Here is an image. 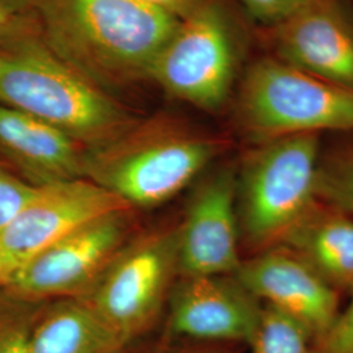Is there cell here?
I'll return each mask as SVG.
<instances>
[{
	"label": "cell",
	"mask_w": 353,
	"mask_h": 353,
	"mask_svg": "<svg viewBox=\"0 0 353 353\" xmlns=\"http://www.w3.org/2000/svg\"><path fill=\"white\" fill-rule=\"evenodd\" d=\"M179 20L140 0H43L36 11L45 45L106 92L150 80Z\"/></svg>",
	"instance_id": "obj_1"
},
{
	"label": "cell",
	"mask_w": 353,
	"mask_h": 353,
	"mask_svg": "<svg viewBox=\"0 0 353 353\" xmlns=\"http://www.w3.org/2000/svg\"><path fill=\"white\" fill-rule=\"evenodd\" d=\"M0 103L57 127L85 148L114 139L137 122L45 45L37 21L0 42Z\"/></svg>",
	"instance_id": "obj_2"
},
{
	"label": "cell",
	"mask_w": 353,
	"mask_h": 353,
	"mask_svg": "<svg viewBox=\"0 0 353 353\" xmlns=\"http://www.w3.org/2000/svg\"><path fill=\"white\" fill-rule=\"evenodd\" d=\"M221 141L169 117L137 121L122 134L85 150L84 178L134 207L169 201L202 173Z\"/></svg>",
	"instance_id": "obj_3"
},
{
	"label": "cell",
	"mask_w": 353,
	"mask_h": 353,
	"mask_svg": "<svg viewBox=\"0 0 353 353\" xmlns=\"http://www.w3.org/2000/svg\"><path fill=\"white\" fill-rule=\"evenodd\" d=\"M237 117L255 144L297 135L353 134V89L271 55L243 76Z\"/></svg>",
	"instance_id": "obj_4"
},
{
	"label": "cell",
	"mask_w": 353,
	"mask_h": 353,
	"mask_svg": "<svg viewBox=\"0 0 353 353\" xmlns=\"http://www.w3.org/2000/svg\"><path fill=\"white\" fill-rule=\"evenodd\" d=\"M319 135L256 144L237 178L239 224L256 249L279 246L316 203Z\"/></svg>",
	"instance_id": "obj_5"
},
{
	"label": "cell",
	"mask_w": 353,
	"mask_h": 353,
	"mask_svg": "<svg viewBox=\"0 0 353 353\" xmlns=\"http://www.w3.org/2000/svg\"><path fill=\"white\" fill-rule=\"evenodd\" d=\"M239 30L223 1L199 0L166 41L150 80L173 99L208 112L220 109L240 65Z\"/></svg>",
	"instance_id": "obj_6"
},
{
	"label": "cell",
	"mask_w": 353,
	"mask_h": 353,
	"mask_svg": "<svg viewBox=\"0 0 353 353\" xmlns=\"http://www.w3.org/2000/svg\"><path fill=\"white\" fill-rule=\"evenodd\" d=\"M178 268V227L128 241L84 303L128 343L151 326L172 290Z\"/></svg>",
	"instance_id": "obj_7"
},
{
	"label": "cell",
	"mask_w": 353,
	"mask_h": 353,
	"mask_svg": "<svg viewBox=\"0 0 353 353\" xmlns=\"http://www.w3.org/2000/svg\"><path fill=\"white\" fill-rule=\"evenodd\" d=\"M131 207L87 178L37 186L33 198L0 233V287L37 254L79 228Z\"/></svg>",
	"instance_id": "obj_8"
},
{
	"label": "cell",
	"mask_w": 353,
	"mask_h": 353,
	"mask_svg": "<svg viewBox=\"0 0 353 353\" xmlns=\"http://www.w3.org/2000/svg\"><path fill=\"white\" fill-rule=\"evenodd\" d=\"M130 211L79 228L32 258L4 288L41 303L84 296L128 242Z\"/></svg>",
	"instance_id": "obj_9"
},
{
	"label": "cell",
	"mask_w": 353,
	"mask_h": 353,
	"mask_svg": "<svg viewBox=\"0 0 353 353\" xmlns=\"http://www.w3.org/2000/svg\"><path fill=\"white\" fill-rule=\"evenodd\" d=\"M237 176L223 169L196 186L178 227L182 278L234 275L240 267Z\"/></svg>",
	"instance_id": "obj_10"
},
{
	"label": "cell",
	"mask_w": 353,
	"mask_h": 353,
	"mask_svg": "<svg viewBox=\"0 0 353 353\" xmlns=\"http://www.w3.org/2000/svg\"><path fill=\"white\" fill-rule=\"evenodd\" d=\"M271 29L275 58L353 89V16L343 0H303Z\"/></svg>",
	"instance_id": "obj_11"
},
{
	"label": "cell",
	"mask_w": 353,
	"mask_h": 353,
	"mask_svg": "<svg viewBox=\"0 0 353 353\" xmlns=\"http://www.w3.org/2000/svg\"><path fill=\"white\" fill-rule=\"evenodd\" d=\"M234 276L255 299L299 322L316 341L341 313L336 290L281 246L242 261Z\"/></svg>",
	"instance_id": "obj_12"
},
{
	"label": "cell",
	"mask_w": 353,
	"mask_h": 353,
	"mask_svg": "<svg viewBox=\"0 0 353 353\" xmlns=\"http://www.w3.org/2000/svg\"><path fill=\"white\" fill-rule=\"evenodd\" d=\"M262 309L234 275L182 278L172 293L170 327L192 339L250 343Z\"/></svg>",
	"instance_id": "obj_13"
},
{
	"label": "cell",
	"mask_w": 353,
	"mask_h": 353,
	"mask_svg": "<svg viewBox=\"0 0 353 353\" xmlns=\"http://www.w3.org/2000/svg\"><path fill=\"white\" fill-rule=\"evenodd\" d=\"M85 150L57 127L0 103V154L26 182L43 186L84 178Z\"/></svg>",
	"instance_id": "obj_14"
},
{
	"label": "cell",
	"mask_w": 353,
	"mask_h": 353,
	"mask_svg": "<svg viewBox=\"0 0 353 353\" xmlns=\"http://www.w3.org/2000/svg\"><path fill=\"white\" fill-rule=\"evenodd\" d=\"M279 246L301 258L335 290H353L351 214L318 202Z\"/></svg>",
	"instance_id": "obj_15"
},
{
	"label": "cell",
	"mask_w": 353,
	"mask_h": 353,
	"mask_svg": "<svg viewBox=\"0 0 353 353\" xmlns=\"http://www.w3.org/2000/svg\"><path fill=\"white\" fill-rule=\"evenodd\" d=\"M119 338L81 299L45 303L30 338V353H121Z\"/></svg>",
	"instance_id": "obj_16"
},
{
	"label": "cell",
	"mask_w": 353,
	"mask_h": 353,
	"mask_svg": "<svg viewBox=\"0 0 353 353\" xmlns=\"http://www.w3.org/2000/svg\"><path fill=\"white\" fill-rule=\"evenodd\" d=\"M316 198L326 205L353 216V138L321 150Z\"/></svg>",
	"instance_id": "obj_17"
},
{
	"label": "cell",
	"mask_w": 353,
	"mask_h": 353,
	"mask_svg": "<svg viewBox=\"0 0 353 353\" xmlns=\"http://www.w3.org/2000/svg\"><path fill=\"white\" fill-rule=\"evenodd\" d=\"M305 328L274 307L265 306L250 345L252 353H314Z\"/></svg>",
	"instance_id": "obj_18"
},
{
	"label": "cell",
	"mask_w": 353,
	"mask_h": 353,
	"mask_svg": "<svg viewBox=\"0 0 353 353\" xmlns=\"http://www.w3.org/2000/svg\"><path fill=\"white\" fill-rule=\"evenodd\" d=\"M45 303L0 287V353H30L33 327Z\"/></svg>",
	"instance_id": "obj_19"
},
{
	"label": "cell",
	"mask_w": 353,
	"mask_h": 353,
	"mask_svg": "<svg viewBox=\"0 0 353 353\" xmlns=\"http://www.w3.org/2000/svg\"><path fill=\"white\" fill-rule=\"evenodd\" d=\"M37 186L0 168V233L33 198Z\"/></svg>",
	"instance_id": "obj_20"
},
{
	"label": "cell",
	"mask_w": 353,
	"mask_h": 353,
	"mask_svg": "<svg viewBox=\"0 0 353 353\" xmlns=\"http://www.w3.org/2000/svg\"><path fill=\"white\" fill-rule=\"evenodd\" d=\"M348 306L339 313L327 334L316 341L314 353H353V290Z\"/></svg>",
	"instance_id": "obj_21"
},
{
	"label": "cell",
	"mask_w": 353,
	"mask_h": 353,
	"mask_svg": "<svg viewBox=\"0 0 353 353\" xmlns=\"http://www.w3.org/2000/svg\"><path fill=\"white\" fill-rule=\"evenodd\" d=\"M248 13L261 24L274 26L293 12L303 0H241Z\"/></svg>",
	"instance_id": "obj_22"
},
{
	"label": "cell",
	"mask_w": 353,
	"mask_h": 353,
	"mask_svg": "<svg viewBox=\"0 0 353 353\" xmlns=\"http://www.w3.org/2000/svg\"><path fill=\"white\" fill-rule=\"evenodd\" d=\"M36 21L33 16H17L11 12L0 0V42L16 36Z\"/></svg>",
	"instance_id": "obj_23"
},
{
	"label": "cell",
	"mask_w": 353,
	"mask_h": 353,
	"mask_svg": "<svg viewBox=\"0 0 353 353\" xmlns=\"http://www.w3.org/2000/svg\"><path fill=\"white\" fill-rule=\"evenodd\" d=\"M154 8L170 13L178 19L185 17L199 0H140Z\"/></svg>",
	"instance_id": "obj_24"
},
{
	"label": "cell",
	"mask_w": 353,
	"mask_h": 353,
	"mask_svg": "<svg viewBox=\"0 0 353 353\" xmlns=\"http://www.w3.org/2000/svg\"><path fill=\"white\" fill-rule=\"evenodd\" d=\"M3 4L17 16H32L43 0H1Z\"/></svg>",
	"instance_id": "obj_25"
},
{
	"label": "cell",
	"mask_w": 353,
	"mask_h": 353,
	"mask_svg": "<svg viewBox=\"0 0 353 353\" xmlns=\"http://www.w3.org/2000/svg\"><path fill=\"white\" fill-rule=\"evenodd\" d=\"M203 353H214V352H203Z\"/></svg>",
	"instance_id": "obj_26"
}]
</instances>
